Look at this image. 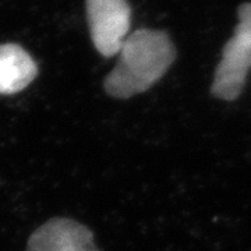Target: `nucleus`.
Here are the masks:
<instances>
[{"mask_svg": "<svg viewBox=\"0 0 251 251\" xmlns=\"http://www.w3.org/2000/svg\"><path fill=\"white\" fill-rule=\"evenodd\" d=\"M119 60L103 81L106 94L127 99L151 90L176 60L169 35L158 29H137L126 38Z\"/></svg>", "mask_w": 251, "mask_h": 251, "instance_id": "1", "label": "nucleus"}, {"mask_svg": "<svg viewBox=\"0 0 251 251\" xmlns=\"http://www.w3.org/2000/svg\"><path fill=\"white\" fill-rule=\"evenodd\" d=\"M251 70V3L239 7V23L232 38L225 44L211 85L212 97L236 100L242 95Z\"/></svg>", "mask_w": 251, "mask_h": 251, "instance_id": "2", "label": "nucleus"}, {"mask_svg": "<svg viewBox=\"0 0 251 251\" xmlns=\"http://www.w3.org/2000/svg\"><path fill=\"white\" fill-rule=\"evenodd\" d=\"M85 6L95 49L105 57L119 53L130 31L131 10L127 0H85Z\"/></svg>", "mask_w": 251, "mask_h": 251, "instance_id": "3", "label": "nucleus"}, {"mask_svg": "<svg viewBox=\"0 0 251 251\" xmlns=\"http://www.w3.org/2000/svg\"><path fill=\"white\" fill-rule=\"evenodd\" d=\"M27 251H100L85 225L67 218H53L31 234Z\"/></svg>", "mask_w": 251, "mask_h": 251, "instance_id": "4", "label": "nucleus"}, {"mask_svg": "<svg viewBox=\"0 0 251 251\" xmlns=\"http://www.w3.org/2000/svg\"><path fill=\"white\" fill-rule=\"evenodd\" d=\"M38 75L32 56L17 44H0V95L25 90Z\"/></svg>", "mask_w": 251, "mask_h": 251, "instance_id": "5", "label": "nucleus"}]
</instances>
